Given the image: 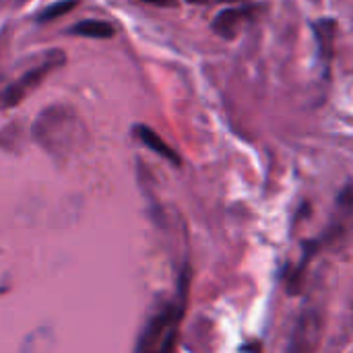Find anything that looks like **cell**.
Returning a JSON list of instances; mask_svg holds the SVG:
<instances>
[{
  "label": "cell",
  "instance_id": "cell-1",
  "mask_svg": "<svg viewBox=\"0 0 353 353\" xmlns=\"http://www.w3.org/2000/svg\"><path fill=\"white\" fill-rule=\"evenodd\" d=\"M31 137L43 151L56 159H64L77 149L83 137L81 116L66 103L48 105L37 114L31 126Z\"/></svg>",
  "mask_w": 353,
  "mask_h": 353
},
{
  "label": "cell",
  "instance_id": "cell-2",
  "mask_svg": "<svg viewBox=\"0 0 353 353\" xmlns=\"http://www.w3.org/2000/svg\"><path fill=\"white\" fill-rule=\"evenodd\" d=\"M66 62V54L62 50H48L37 64L29 66L23 74H19L8 87H4L0 91V110H8V108H14L19 105L31 91H35L41 81L54 72L56 68H60L62 64Z\"/></svg>",
  "mask_w": 353,
  "mask_h": 353
},
{
  "label": "cell",
  "instance_id": "cell-3",
  "mask_svg": "<svg viewBox=\"0 0 353 353\" xmlns=\"http://www.w3.org/2000/svg\"><path fill=\"white\" fill-rule=\"evenodd\" d=\"M180 314L174 308H163L145 327L139 337L137 353H170L176 339V325Z\"/></svg>",
  "mask_w": 353,
  "mask_h": 353
},
{
  "label": "cell",
  "instance_id": "cell-4",
  "mask_svg": "<svg viewBox=\"0 0 353 353\" xmlns=\"http://www.w3.org/2000/svg\"><path fill=\"white\" fill-rule=\"evenodd\" d=\"M254 12H256V8L252 4H248V6H232V8H225V10L217 12V17L213 19L211 27H213V31L219 37L234 39V37H238L240 29L248 21L254 19Z\"/></svg>",
  "mask_w": 353,
  "mask_h": 353
},
{
  "label": "cell",
  "instance_id": "cell-5",
  "mask_svg": "<svg viewBox=\"0 0 353 353\" xmlns=\"http://www.w3.org/2000/svg\"><path fill=\"white\" fill-rule=\"evenodd\" d=\"M319 331H321V321L316 310L304 312L296 325L288 353H314L319 343Z\"/></svg>",
  "mask_w": 353,
  "mask_h": 353
},
{
  "label": "cell",
  "instance_id": "cell-6",
  "mask_svg": "<svg viewBox=\"0 0 353 353\" xmlns=\"http://www.w3.org/2000/svg\"><path fill=\"white\" fill-rule=\"evenodd\" d=\"M132 130H134V137H137L147 149H151L153 153H157V155L163 157L165 161H170V163H174V165H180V155L176 153V149L170 147V145L159 137V132H155L151 126H147V124H137Z\"/></svg>",
  "mask_w": 353,
  "mask_h": 353
},
{
  "label": "cell",
  "instance_id": "cell-7",
  "mask_svg": "<svg viewBox=\"0 0 353 353\" xmlns=\"http://www.w3.org/2000/svg\"><path fill=\"white\" fill-rule=\"evenodd\" d=\"M312 29H314V37L319 43V54L325 60V64H329L335 54L337 23H335V19H321L312 25Z\"/></svg>",
  "mask_w": 353,
  "mask_h": 353
},
{
  "label": "cell",
  "instance_id": "cell-8",
  "mask_svg": "<svg viewBox=\"0 0 353 353\" xmlns=\"http://www.w3.org/2000/svg\"><path fill=\"white\" fill-rule=\"evenodd\" d=\"M68 35L85 37V39H112L116 33H114V25L108 23V21H101V19H85V21L74 23L68 29Z\"/></svg>",
  "mask_w": 353,
  "mask_h": 353
},
{
  "label": "cell",
  "instance_id": "cell-9",
  "mask_svg": "<svg viewBox=\"0 0 353 353\" xmlns=\"http://www.w3.org/2000/svg\"><path fill=\"white\" fill-rule=\"evenodd\" d=\"M79 2H81V0H58V2H54V4H50V6H46V8H41V10L35 14V23H52V21H56V19L68 14L70 10H74V8L79 6Z\"/></svg>",
  "mask_w": 353,
  "mask_h": 353
},
{
  "label": "cell",
  "instance_id": "cell-10",
  "mask_svg": "<svg viewBox=\"0 0 353 353\" xmlns=\"http://www.w3.org/2000/svg\"><path fill=\"white\" fill-rule=\"evenodd\" d=\"M147 4H153V6H161V8H170V6H176L178 0H143Z\"/></svg>",
  "mask_w": 353,
  "mask_h": 353
},
{
  "label": "cell",
  "instance_id": "cell-11",
  "mask_svg": "<svg viewBox=\"0 0 353 353\" xmlns=\"http://www.w3.org/2000/svg\"><path fill=\"white\" fill-rule=\"evenodd\" d=\"M188 2H196V4H201V2H207V0H188Z\"/></svg>",
  "mask_w": 353,
  "mask_h": 353
}]
</instances>
